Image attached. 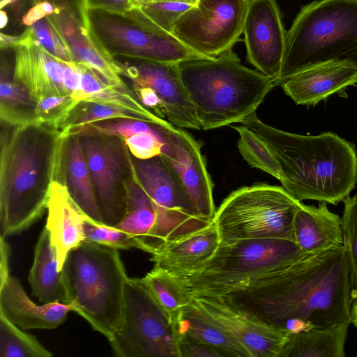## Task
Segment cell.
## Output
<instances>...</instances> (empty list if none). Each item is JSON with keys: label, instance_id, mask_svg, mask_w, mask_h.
Returning a JSON list of instances; mask_svg holds the SVG:
<instances>
[{"label": "cell", "instance_id": "obj_30", "mask_svg": "<svg viewBox=\"0 0 357 357\" xmlns=\"http://www.w3.org/2000/svg\"><path fill=\"white\" fill-rule=\"evenodd\" d=\"M348 324L289 334L279 357H344Z\"/></svg>", "mask_w": 357, "mask_h": 357}, {"label": "cell", "instance_id": "obj_46", "mask_svg": "<svg viewBox=\"0 0 357 357\" xmlns=\"http://www.w3.org/2000/svg\"><path fill=\"white\" fill-rule=\"evenodd\" d=\"M1 266H0V282H3L10 274L9 257L10 248L5 241V238L0 237Z\"/></svg>", "mask_w": 357, "mask_h": 357}, {"label": "cell", "instance_id": "obj_37", "mask_svg": "<svg viewBox=\"0 0 357 357\" xmlns=\"http://www.w3.org/2000/svg\"><path fill=\"white\" fill-rule=\"evenodd\" d=\"M84 241L101 244L116 249H141L139 240L131 235L87 217L83 225Z\"/></svg>", "mask_w": 357, "mask_h": 357}, {"label": "cell", "instance_id": "obj_5", "mask_svg": "<svg viewBox=\"0 0 357 357\" xmlns=\"http://www.w3.org/2000/svg\"><path fill=\"white\" fill-rule=\"evenodd\" d=\"M61 271L67 303L109 340L123 322L128 278L118 249L84 241L68 252Z\"/></svg>", "mask_w": 357, "mask_h": 357}, {"label": "cell", "instance_id": "obj_12", "mask_svg": "<svg viewBox=\"0 0 357 357\" xmlns=\"http://www.w3.org/2000/svg\"><path fill=\"white\" fill-rule=\"evenodd\" d=\"M249 0H197L176 21L172 33L207 58L232 50L243 33Z\"/></svg>", "mask_w": 357, "mask_h": 357}, {"label": "cell", "instance_id": "obj_29", "mask_svg": "<svg viewBox=\"0 0 357 357\" xmlns=\"http://www.w3.org/2000/svg\"><path fill=\"white\" fill-rule=\"evenodd\" d=\"M28 280L33 295L43 304L67 303L63 273L59 271L56 252L46 227L36 243Z\"/></svg>", "mask_w": 357, "mask_h": 357}, {"label": "cell", "instance_id": "obj_34", "mask_svg": "<svg viewBox=\"0 0 357 357\" xmlns=\"http://www.w3.org/2000/svg\"><path fill=\"white\" fill-rule=\"evenodd\" d=\"M121 119L144 121L137 114L119 107L80 102L73 109L61 130H65L68 135L76 134L91 123Z\"/></svg>", "mask_w": 357, "mask_h": 357}, {"label": "cell", "instance_id": "obj_22", "mask_svg": "<svg viewBox=\"0 0 357 357\" xmlns=\"http://www.w3.org/2000/svg\"><path fill=\"white\" fill-rule=\"evenodd\" d=\"M47 210L45 227L61 271L68 252L84 241L83 225L88 216L73 199L66 186L58 181L51 185Z\"/></svg>", "mask_w": 357, "mask_h": 357}, {"label": "cell", "instance_id": "obj_39", "mask_svg": "<svg viewBox=\"0 0 357 357\" xmlns=\"http://www.w3.org/2000/svg\"><path fill=\"white\" fill-rule=\"evenodd\" d=\"M343 202L342 222L344 247L350 266L354 296L357 295V194Z\"/></svg>", "mask_w": 357, "mask_h": 357}, {"label": "cell", "instance_id": "obj_10", "mask_svg": "<svg viewBox=\"0 0 357 357\" xmlns=\"http://www.w3.org/2000/svg\"><path fill=\"white\" fill-rule=\"evenodd\" d=\"M131 166L134 177L150 197L157 214L149 254L213 222L197 215L181 182L162 155L145 160L131 158Z\"/></svg>", "mask_w": 357, "mask_h": 357}, {"label": "cell", "instance_id": "obj_3", "mask_svg": "<svg viewBox=\"0 0 357 357\" xmlns=\"http://www.w3.org/2000/svg\"><path fill=\"white\" fill-rule=\"evenodd\" d=\"M240 123L267 145L280 167L282 187L296 199L337 204L355 188L357 153L352 144L337 135L286 132L263 123L255 112Z\"/></svg>", "mask_w": 357, "mask_h": 357}, {"label": "cell", "instance_id": "obj_49", "mask_svg": "<svg viewBox=\"0 0 357 357\" xmlns=\"http://www.w3.org/2000/svg\"><path fill=\"white\" fill-rule=\"evenodd\" d=\"M197 0H143V2L142 3L173 1V2H182V3L195 4L197 2Z\"/></svg>", "mask_w": 357, "mask_h": 357}, {"label": "cell", "instance_id": "obj_6", "mask_svg": "<svg viewBox=\"0 0 357 357\" xmlns=\"http://www.w3.org/2000/svg\"><path fill=\"white\" fill-rule=\"evenodd\" d=\"M333 60L357 63V0H316L301 8L286 32L278 85Z\"/></svg>", "mask_w": 357, "mask_h": 357}, {"label": "cell", "instance_id": "obj_50", "mask_svg": "<svg viewBox=\"0 0 357 357\" xmlns=\"http://www.w3.org/2000/svg\"><path fill=\"white\" fill-rule=\"evenodd\" d=\"M8 23V15L6 11L1 9L0 11V27L3 29Z\"/></svg>", "mask_w": 357, "mask_h": 357}, {"label": "cell", "instance_id": "obj_31", "mask_svg": "<svg viewBox=\"0 0 357 357\" xmlns=\"http://www.w3.org/2000/svg\"><path fill=\"white\" fill-rule=\"evenodd\" d=\"M127 208L123 220L115 227L137 238L142 250L150 252L157 214L152 201L137 182L133 173L126 183Z\"/></svg>", "mask_w": 357, "mask_h": 357}, {"label": "cell", "instance_id": "obj_9", "mask_svg": "<svg viewBox=\"0 0 357 357\" xmlns=\"http://www.w3.org/2000/svg\"><path fill=\"white\" fill-rule=\"evenodd\" d=\"M109 341L118 357H181L175 319L142 278L128 277L123 322Z\"/></svg>", "mask_w": 357, "mask_h": 357}, {"label": "cell", "instance_id": "obj_41", "mask_svg": "<svg viewBox=\"0 0 357 357\" xmlns=\"http://www.w3.org/2000/svg\"><path fill=\"white\" fill-rule=\"evenodd\" d=\"M193 4L182 2H153L140 3L137 10L160 28L172 33L178 18Z\"/></svg>", "mask_w": 357, "mask_h": 357}, {"label": "cell", "instance_id": "obj_21", "mask_svg": "<svg viewBox=\"0 0 357 357\" xmlns=\"http://www.w3.org/2000/svg\"><path fill=\"white\" fill-rule=\"evenodd\" d=\"M70 311H74L70 303L36 304L10 275L0 282V312L22 330L56 328Z\"/></svg>", "mask_w": 357, "mask_h": 357}, {"label": "cell", "instance_id": "obj_47", "mask_svg": "<svg viewBox=\"0 0 357 357\" xmlns=\"http://www.w3.org/2000/svg\"><path fill=\"white\" fill-rule=\"evenodd\" d=\"M0 36V46L1 50L13 48L19 40V36H10L3 33H1Z\"/></svg>", "mask_w": 357, "mask_h": 357}, {"label": "cell", "instance_id": "obj_44", "mask_svg": "<svg viewBox=\"0 0 357 357\" xmlns=\"http://www.w3.org/2000/svg\"><path fill=\"white\" fill-rule=\"evenodd\" d=\"M82 74L77 61H66L63 82L66 91L73 96L82 89Z\"/></svg>", "mask_w": 357, "mask_h": 357}, {"label": "cell", "instance_id": "obj_27", "mask_svg": "<svg viewBox=\"0 0 357 357\" xmlns=\"http://www.w3.org/2000/svg\"><path fill=\"white\" fill-rule=\"evenodd\" d=\"M175 324L178 336L211 346L225 357H252L250 351L193 301L176 315Z\"/></svg>", "mask_w": 357, "mask_h": 357}, {"label": "cell", "instance_id": "obj_35", "mask_svg": "<svg viewBox=\"0 0 357 357\" xmlns=\"http://www.w3.org/2000/svg\"><path fill=\"white\" fill-rule=\"evenodd\" d=\"M231 126L239 134L238 149L248 165L271 174L280 181V167L267 145L245 126Z\"/></svg>", "mask_w": 357, "mask_h": 357}, {"label": "cell", "instance_id": "obj_33", "mask_svg": "<svg viewBox=\"0 0 357 357\" xmlns=\"http://www.w3.org/2000/svg\"><path fill=\"white\" fill-rule=\"evenodd\" d=\"M0 312V356L50 357L52 354Z\"/></svg>", "mask_w": 357, "mask_h": 357}, {"label": "cell", "instance_id": "obj_20", "mask_svg": "<svg viewBox=\"0 0 357 357\" xmlns=\"http://www.w3.org/2000/svg\"><path fill=\"white\" fill-rule=\"evenodd\" d=\"M357 84V63L333 60L305 68L281 84L296 105H314Z\"/></svg>", "mask_w": 357, "mask_h": 357}, {"label": "cell", "instance_id": "obj_17", "mask_svg": "<svg viewBox=\"0 0 357 357\" xmlns=\"http://www.w3.org/2000/svg\"><path fill=\"white\" fill-rule=\"evenodd\" d=\"M169 137L170 144L162 156L181 182L197 215L213 222L216 211L213 185L199 143L175 126Z\"/></svg>", "mask_w": 357, "mask_h": 357}, {"label": "cell", "instance_id": "obj_26", "mask_svg": "<svg viewBox=\"0 0 357 357\" xmlns=\"http://www.w3.org/2000/svg\"><path fill=\"white\" fill-rule=\"evenodd\" d=\"M59 181L66 186L73 199L89 218L102 223L90 172L77 134H69L66 139Z\"/></svg>", "mask_w": 357, "mask_h": 357}, {"label": "cell", "instance_id": "obj_43", "mask_svg": "<svg viewBox=\"0 0 357 357\" xmlns=\"http://www.w3.org/2000/svg\"><path fill=\"white\" fill-rule=\"evenodd\" d=\"M181 357H225L218 349L188 337H179Z\"/></svg>", "mask_w": 357, "mask_h": 357}, {"label": "cell", "instance_id": "obj_13", "mask_svg": "<svg viewBox=\"0 0 357 357\" xmlns=\"http://www.w3.org/2000/svg\"><path fill=\"white\" fill-rule=\"evenodd\" d=\"M93 184L96 202L104 225L116 227L127 208L126 169L130 157L119 137L82 132L77 134ZM125 144V143H124Z\"/></svg>", "mask_w": 357, "mask_h": 357}, {"label": "cell", "instance_id": "obj_36", "mask_svg": "<svg viewBox=\"0 0 357 357\" xmlns=\"http://www.w3.org/2000/svg\"><path fill=\"white\" fill-rule=\"evenodd\" d=\"M142 280L155 300L174 319L192 302L168 274L158 268L153 267Z\"/></svg>", "mask_w": 357, "mask_h": 357}, {"label": "cell", "instance_id": "obj_32", "mask_svg": "<svg viewBox=\"0 0 357 357\" xmlns=\"http://www.w3.org/2000/svg\"><path fill=\"white\" fill-rule=\"evenodd\" d=\"M36 103L28 91L1 65L0 79V117L3 123L17 126L36 122Z\"/></svg>", "mask_w": 357, "mask_h": 357}, {"label": "cell", "instance_id": "obj_15", "mask_svg": "<svg viewBox=\"0 0 357 357\" xmlns=\"http://www.w3.org/2000/svg\"><path fill=\"white\" fill-rule=\"evenodd\" d=\"M286 32L276 0H249L243 28L247 59L278 86Z\"/></svg>", "mask_w": 357, "mask_h": 357}, {"label": "cell", "instance_id": "obj_45", "mask_svg": "<svg viewBox=\"0 0 357 357\" xmlns=\"http://www.w3.org/2000/svg\"><path fill=\"white\" fill-rule=\"evenodd\" d=\"M56 7L47 1L38 2L22 17V23L27 26H32L38 21L53 15L56 10Z\"/></svg>", "mask_w": 357, "mask_h": 357}, {"label": "cell", "instance_id": "obj_40", "mask_svg": "<svg viewBox=\"0 0 357 357\" xmlns=\"http://www.w3.org/2000/svg\"><path fill=\"white\" fill-rule=\"evenodd\" d=\"M33 38L46 50L65 61H76L65 40L49 17L27 26Z\"/></svg>", "mask_w": 357, "mask_h": 357}, {"label": "cell", "instance_id": "obj_28", "mask_svg": "<svg viewBox=\"0 0 357 357\" xmlns=\"http://www.w3.org/2000/svg\"><path fill=\"white\" fill-rule=\"evenodd\" d=\"M82 70V89L71 96L77 103L91 102L119 107L139 116L144 121L159 125L170 123L144 106L135 92L126 86L109 84L96 71L78 62Z\"/></svg>", "mask_w": 357, "mask_h": 357}, {"label": "cell", "instance_id": "obj_38", "mask_svg": "<svg viewBox=\"0 0 357 357\" xmlns=\"http://www.w3.org/2000/svg\"><path fill=\"white\" fill-rule=\"evenodd\" d=\"M78 103L71 96H51L36 102V122L61 130Z\"/></svg>", "mask_w": 357, "mask_h": 357}, {"label": "cell", "instance_id": "obj_48", "mask_svg": "<svg viewBox=\"0 0 357 357\" xmlns=\"http://www.w3.org/2000/svg\"><path fill=\"white\" fill-rule=\"evenodd\" d=\"M351 324L357 327V295L354 296L351 307Z\"/></svg>", "mask_w": 357, "mask_h": 357}, {"label": "cell", "instance_id": "obj_25", "mask_svg": "<svg viewBox=\"0 0 357 357\" xmlns=\"http://www.w3.org/2000/svg\"><path fill=\"white\" fill-rule=\"evenodd\" d=\"M221 243L213 222L207 227L178 241L170 243L152 254L153 267L169 275L191 271L207 261Z\"/></svg>", "mask_w": 357, "mask_h": 357}, {"label": "cell", "instance_id": "obj_8", "mask_svg": "<svg viewBox=\"0 0 357 357\" xmlns=\"http://www.w3.org/2000/svg\"><path fill=\"white\" fill-rule=\"evenodd\" d=\"M301 204L282 186L257 183L229 195L215 211L213 222L221 243L294 241V218Z\"/></svg>", "mask_w": 357, "mask_h": 357}, {"label": "cell", "instance_id": "obj_19", "mask_svg": "<svg viewBox=\"0 0 357 357\" xmlns=\"http://www.w3.org/2000/svg\"><path fill=\"white\" fill-rule=\"evenodd\" d=\"M192 301L241 342L252 357H279L289 333L234 307L221 297H199Z\"/></svg>", "mask_w": 357, "mask_h": 357}, {"label": "cell", "instance_id": "obj_11", "mask_svg": "<svg viewBox=\"0 0 357 357\" xmlns=\"http://www.w3.org/2000/svg\"><path fill=\"white\" fill-rule=\"evenodd\" d=\"M91 18L100 39L113 55L174 63L207 58L190 49L173 33L152 23L136 8L123 17L126 21L98 13L92 14Z\"/></svg>", "mask_w": 357, "mask_h": 357}, {"label": "cell", "instance_id": "obj_2", "mask_svg": "<svg viewBox=\"0 0 357 357\" xmlns=\"http://www.w3.org/2000/svg\"><path fill=\"white\" fill-rule=\"evenodd\" d=\"M8 126L4 124L1 135L0 237L3 238L28 229L43 216L51 185L60 180L68 135L64 130L36 122L9 126L10 129Z\"/></svg>", "mask_w": 357, "mask_h": 357}, {"label": "cell", "instance_id": "obj_4", "mask_svg": "<svg viewBox=\"0 0 357 357\" xmlns=\"http://www.w3.org/2000/svg\"><path fill=\"white\" fill-rule=\"evenodd\" d=\"M178 68L204 130L241 123L278 86L272 78L243 66L232 50L213 58L181 61Z\"/></svg>", "mask_w": 357, "mask_h": 357}, {"label": "cell", "instance_id": "obj_23", "mask_svg": "<svg viewBox=\"0 0 357 357\" xmlns=\"http://www.w3.org/2000/svg\"><path fill=\"white\" fill-rule=\"evenodd\" d=\"M294 239L305 255H314L344 245L342 218L326 203L318 206L302 203L293 222Z\"/></svg>", "mask_w": 357, "mask_h": 357}, {"label": "cell", "instance_id": "obj_18", "mask_svg": "<svg viewBox=\"0 0 357 357\" xmlns=\"http://www.w3.org/2000/svg\"><path fill=\"white\" fill-rule=\"evenodd\" d=\"M13 49V78L28 91L36 103L51 96H70L63 82L66 61L46 50L27 28Z\"/></svg>", "mask_w": 357, "mask_h": 357}, {"label": "cell", "instance_id": "obj_51", "mask_svg": "<svg viewBox=\"0 0 357 357\" xmlns=\"http://www.w3.org/2000/svg\"><path fill=\"white\" fill-rule=\"evenodd\" d=\"M17 0H1L0 1V8L3 9L4 7L8 6V5L15 2Z\"/></svg>", "mask_w": 357, "mask_h": 357}, {"label": "cell", "instance_id": "obj_14", "mask_svg": "<svg viewBox=\"0 0 357 357\" xmlns=\"http://www.w3.org/2000/svg\"><path fill=\"white\" fill-rule=\"evenodd\" d=\"M76 7L75 10L70 6H57L56 12L49 17L77 62L90 67L110 84L126 86L121 78L123 64L114 59L100 39L91 11L81 0H77Z\"/></svg>", "mask_w": 357, "mask_h": 357}, {"label": "cell", "instance_id": "obj_24", "mask_svg": "<svg viewBox=\"0 0 357 357\" xmlns=\"http://www.w3.org/2000/svg\"><path fill=\"white\" fill-rule=\"evenodd\" d=\"M171 123L159 125L136 119H121L91 123L81 132H90L122 139L134 158L145 160L162 155L170 143Z\"/></svg>", "mask_w": 357, "mask_h": 357}, {"label": "cell", "instance_id": "obj_16", "mask_svg": "<svg viewBox=\"0 0 357 357\" xmlns=\"http://www.w3.org/2000/svg\"><path fill=\"white\" fill-rule=\"evenodd\" d=\"M123 65L132 87H148L160 100L165 120L177 128L201 130L195 109L181 82L178 63L137 60Z\"/></svg>", "mask_w": 357, "mask_h": 357}, {"label": "cell", "instance_id": "obj_42", "mask_svg": "<svg viewBox=\"0 0 357 357\" xmlns=\"http://www.w3.org/2000/svg\"><path fill=\"white\" fill-rule=\"evenodd\" d=\"M91 12H101L119 17H124L137 8L138 0H81Z\"/></svg>", "mask_w": 357, "mask_h": 357}, {"label": "cell", "instance_id": "obj_7", "mask_svg": "<svg viewBox=\"0 0 357 357\" xmlns=\"http://www.w3.org/2000/svg\"><path fill=\"white\" fill-rule=\"evenodd\" d=\"M305 255L294 241L288 239L220 243L212 257L195 269L177 275L166 273L192 301L199 297L224 296Z\"/></svg>", "mask_w": 357, "mask_h": 357}, {"label": "cell", "instance_id": "obj_52", "mask_svg": "<svg viewBox=\"0 0 357 357\" xmlns=\"http://www.w3.org/2000/svg\"><path fill=\"white\" fill-rule=\"evenodd\" d=\"M140 3L143 2V0H138Z\"/></svg>", "mask_w": 357, "mask_h": 357}, {"label": "cell", "instance_id": "obj_1", "mask_svg": "<svg viewBox=\"0 0 357 357\" xmlns=\"http://www.w3.org/2000/svg\"><path fill=\"white\" fill-rule=\"evenodd\" d=\"M221 298L289 333L349 325L354 290L345 248L305 255Z\"/></svg>", "mask_w": 357, "mask_h": 357}]
</instances>
